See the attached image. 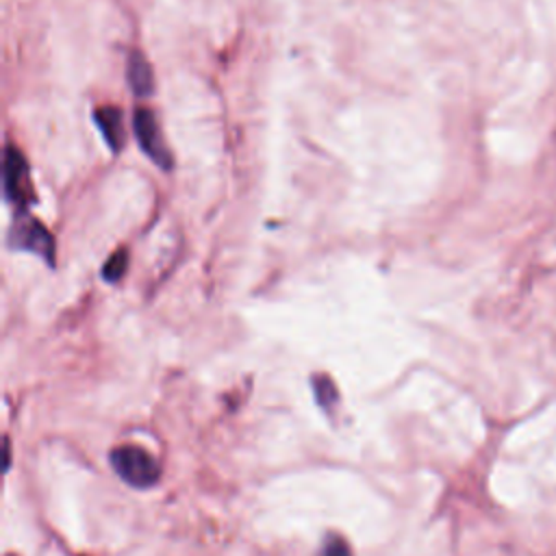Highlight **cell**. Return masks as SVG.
<instances>
[{
  "label": "cell",
  "mask_w": 556,
  "mask_h": 556,
  "mask_svg": "<svg viewBox=\"0 0 556 556\" xmlns=\"http://www.w3.org/2000/svg\"><path fill=\"white\" fill-rule=\"evenodd\" d=\"M111 465L115 473L135 489H150L159 482V465L156 460L139 445L124 443L111 450Z\"/></svg>",
  "instance_id": "1"
},
{
  "label": "cell",
  "mask_w": 556,
  "mask_h": 556,
  "mask_svg": "<svg viewBox=\"0 0 556 556\" xmlns=\"http://www.w3.org/2000/svg\"><path fill=\"white\" fill-rule=\"evenodd\" d=\"M11 243H13V248L37 252L48 263H54V241H52L50 232L35 219L15 222V226L11 230Z\"/></svg>",
  "instance_id": "2"
},
{
  "label": "cell",
  "mask_w": 556,
  "mask_h": 556,
  "mask_svg": "<svg viewBox=\"0 0 556 556\" xmlns=\"http://www.w3.org/2000/svg\"><path fill=\"white\" fill-rule=\"evenodd\" d=\"M135 135H137V141L141 146V150L159 165L167 167L169 165V154L165 150V143H163V137L159 132V126H156V119L154 115L148 111V109H137L135 111Z\"/></svg>",
  "instance_id": "3"
},
{
  "label": "cell",
  "mask_w": 556,
  "mask_h": 556,
  "mask_svg": "<svg viewBox=\"0 0 556 556\" xmlns=\"http://www.w3.org/2000/svg\"><path fill=\"white\" fill-rule=\"evenodd\" d=\"M4 189L11 202H24V198L30 193L26 161L13 146H9L4 154Z\"/></svg>",
  "instance_id": "4"
},
{
  "label": "cell",
  "mask_w": 556,
  "mask_h": 556,
  "mask_svg": "<svg viewBox=\"0 0 556 556\" xmlns=\"http://www.w3.org/2000/svg\"><path fill=\"white\" fill-rule=\"evenodd\" d=\"M126 76H128V85L137 96H150L154 89V78H152V67L146 61V56L141 52H132L128 56V65H126Z\"/></svg>",
  "instance_id": "5"
},
{
  "label": "cell",
  "mask_w": 556,
  "mask_h": 556,
  "mask_svg": "<svg viewBox=\"0 0 556 556\" xmlns=\"http://www.w3.org/2000/svg\"><path fill=\"white\" fill-rule=\"evenodd\" d=\"M96 122L104 135V139L109 141V146L113 150H119L124 143V122H122V113L115 106H102L96 111Z\"/></svg>",
  "instance_id": "6"
},
{
  "label": "cell",
  "mask_w": 556,
  "mask_h": 556,
  "mask_svg": "<svg viewBox=\"0 0 556 556\" xmlns=\"http://www.w3.org/2000/svg\"><path fill=\"white\" fill-rule=\"evenodd\" d=\"M313 391H315V397H317V404L321 408H330L337 404V389H334V382L328 378V376H315L313 378Z\"/></svg>",
  "instance_id": "7"
},
{
  "label": "cell",
  "mask_w": 556,
  "mask_h": 556,
  "mask_svg": "<svg viewBox=\"0 0 556 556\" xmlns=\"http://www.w3.org/2000/svg\"><path fill=\"white\" fill-rule=\"evenodd\" d=\"M126 261H128L126 252H124V250H117V252H115V254L104 263V267H102V276H104L106 280H111V282L119 280V278H122V274H124V269H126Z\"/></svg>",
  "instance_id": "8"
},
{
  "label": "cell",
  "mask_w": 556,
  "mask_h": 556,
  "mask_svg": "<svg viewBox=\"0 0 556 556\" xmlns=\"http://www.w3.org/2000/svg\"><path fill=\"white\" fill-rule=\"evenodd\" d=\"M321 556H352V552L341 536H328L321 547Z\"/></svg>",
  "instance_id": "9"
},
{
  "label": "cell",
  "mask_w": 556,
  "mask_h": 556,
  "mask_svg": "<svg viewBox=\"0 0 556 556\" xmlns=\"http://www.w3.org/2000/svg\"><path fill=\"white\" fill-rule=\"evenodd\" d=\"M7 556H15V554H7Z\"/></svg>",
  "instance_id": "10"
}]
</instances>
